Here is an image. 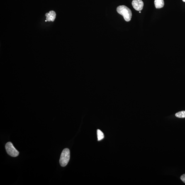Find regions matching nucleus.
Returning a JSON list of instances; mask_svg holds the SVG:
<instances>
[{"label": "nucleus", "mask_w": 185, "mask_h": 185, "mask_svg": "<svg viewBox=\"0 0 185 185\" xmlns=\"http://www.w3.org/2000/svg\"><path fill=\"white\" fill-rule=\"evenodd\" d=\"M154 4L157 9H160L163 7L164 5V0H155Z\"/></svg>", "instance_id": "423d86ee"}, {"label": "nucleus", "mask_w": 185, "mask_h": 185, "mask_svg": "<svg viewBox=\"0 0 185 185\" xmlns=\"http://www.w3.org/2000/svg\"><path fill=\"white\" fill-rule=\"evenodd\" d=\"M139 13H141V11H140V12H139Z\"/></svg>", "instance_id": "9b49d317"}, {"label": "nucleus", "mask_w": 185, "mask_h": 185, "mask_svg": "<svg viewBox=\"0 0 185 185\" xmlns=\"http://www.w3.org/2000/svg\"><path fill=\"white\" fill-rule=\"evenodd\" d=\"M118 13L123 16L125 21L129 22L131 20L132 13L131 10L125 5L120 6L117 8Z\"/></svg>", "instance_id": "f257e3e1"}, {"label": "nucleus", "mask_w": 185, "mask_h": 185, "mask_svg": "<svg viewBox=\"0 0 185 185\" xmlns=\"http://www.w3.org/2000/svg\"><path fill=\"white\" fill-rule=\"evenodd\" d=\"M70 158V151L68 149H64L60 156L59 162L61 166L65 167L68 163Z\"/></svg>", "instance_id": "f03ea898"}, {"label": "nucleus", "mask_w": 185, "mask_h": 185, "mask_svg": "<svg viewBox=\"0 0 185 185\" xmlns=\"http://www.w3.org/2000/svg\"><path fill=\"white\" fill-rule=\"evenodd\" d=\"M6 152L8 155L13 157H16L19 155V152L14 147L11 142H8L5 145Z\"/></svg>", "instance_id": "7ed1b4c3"}, {"label": "nucleus", "mask_w": 185, "mask_h": 185, "mask_svg": "<svg viewBox=\"0 0 185 185\" xmlns=\"http://www.w3.org/2000/svg\"><path fill=\"white\" fill-rule=\"evenodd\" d=\"M182 1H183V2H185V0H182Z\"/></svg>", "instance_id": "9d476101"}, {"label": "nucleus", "mask_w": 185, "mask_h": 185, "mask_svg": "<svg viewBox=\"0 0 185 185\" xmlns=\"http://www.w3.org/2000/svg\"><path fill=\"white\" fill-rule=\"evenodd\" d=\"M176 117L179 118H185V111H182L179 112L175 114Z\"/></svg>", "instance_id": "6e6552de"}, {"label": "nucleus", "mask_w": 185, "mask_h": 185, "mask_svg": "<svg viewBox=\"0 0 185 185\" xmlns=\"http://www.w3.org/2000/svg\"><path fill=\"white\" fill-rule=\"evenodd\" d=\"M45 16L46 17L47 21L54 22L56 18V13L55 11H51L49 13H47L45 14Z\"/></svg>", "instance_id": "39448f33"}, {"label": "nucleus", "mask_w": 185, "mask_h": 185, "mask_svg": "<svg viewBox=\"0 0 185 185\" xmlns=\"http://www.w3.org/2000/svg\"><path fill=\"white\" fill-rule=\"evenodd\" d=\"M132 4L134 9L138 11H141L144 6V3L141 0H133Z\"/></svg>", "instance_id": "20e7f679"}, {"label": "nucleus", "mask_w": 185, "mask_h": 185, "mask_svg": "<svg viewBox=\"0 0 185 185\" xmlns=\"http://www.w3.org/2000/svg\"><path fill=\"white\" fill-rule=\"evenodd\" d=\"M97 136L98 141H101L104 138L103 132L99 129L97 130Z\"/></svg>", "instance_id": "0eeeda50"}, {"label": "nucleus", "mask_w": 185, "mask_h": 185, "mask_svg": "<svg viewBox=\"0 0 185 185\" xmlns=\"http://www.w3.org/2000/svg\"><path fill=\"white\" fill-rule=\"evenodd\" d=\"M180 179L183 182L185 183V174H183L180 177Z\"/></svg>", "instance_id": "1a4fd4ad"}]
</instances>
